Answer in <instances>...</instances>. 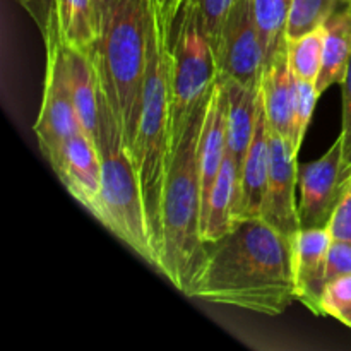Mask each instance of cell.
I'll use <instances>...</instances> for the list:
<instances>
[{"instance_id": "cell-17", "label": "cell", "mask_w": 351, "mask_h": 351, "mask_svg": "<svg viewBox=\"0 0 351 351\" xmlns=\"http://www.w3.org/2000/svg\"><path fill=\"white\" fill-rule=\"evenodd\" d=\"M65 51H67L69 82H71L79 122H81L82 130L95 141L96 129H98L99 98H101V84H99L96 64L89 51L71 48L67 45H65Z\"/></svg>"}, {"instance_id": "cell-14", "label": "cell", "mask_w": 351, "mask_h": 351, "mask_svg": "<svg viewBox=\"0 0 351 351\" xmlns=\"http://www.w3.org/2000/svg\"><path fill=\"white\" fill-rule=\"evenodd\" d=\"M261 95L271 130L281 134L293 144L297 119V75L291 71L287 50L264 69Z\"/></svg>"}, {"instance_id": "cell-9", "label": "cell", "mask_w": 351, "mask_h": 351, "mask_svg": "<svg viewBox=\"0 0 351 351\" xmlns=\"http://www.w3.org/2000/svg\"><path fill=\"white\" fill-rule=\"evenodd\" d=\"M297 156L293 144L269 127V175L261 218L290 239L302 230L295 201V187L298 184Z\"/></svg>"}, {"instance_id": "cell-1", "label": "cell", "mask_w": 351, "mask_h": 351, "mask_svg": "<svg viewBox=\"0 0 351 351\" xmlns=\"http://www.w3.org/2000/svg\"><path fill=\"white\" fill-rule=\"evenodd\" d=\"M189 297L218 305L280 315L297 300L293 239L263 218H240L232 232L208 243Z\"/></svg>"}, {"instance_id": "cell-28", "label": "cell", "mask_w": 351, "mask_h": 351, "mask_svg": "<svg viewBox=\"0 0 351 351\" xmlns=\"http://www.w3.org/2000/svg\"><path fill=\"white\" fill-rule=\"evenodd\" d=\"M343 86V125H341V144H343V171L345 177L351 173V58L348 71H346Z\"/></svg>"}, {"instance_id": "cell-15", "label": "cell", "mask_w": 351, "mask_h": 351, "mask_svg": "<svg viewBox=\"0 0 351 351\" xmlns=\"http://www.w3.org/2000/svg\"><path fill=\"white\" fill-rule=\"evenodd\" d=\"M269 175V122L264 110L263 95L257 110L256 130L240 170V218H259Z\"/></svg>"}, {"instance_id": "cell-21", "label": "cell", "mask_w": 351, "mask_h": 351, "mask_svg": "<svg viewBox=\"0 0 351 351\" xmlns=\"http://www.w3.org/2000/svg\"><path fill=\"white\" fill-rule=\"evenodd\" d=\"M252 3L267 67L287 50V23L291 0H252Z\"/></svg>"}, {"instance_id": "cell-6", "label": "cell", "mask_w": 351, "mask_h": 351, "mask_svg": "<svg viewBox=\"0 0 351 351\" xmlns=\"http://www.w3.org/2000/svg\"><path fill=\"white\" fill-rule=\"evenodd\" d=\"M173 33L175 38L170 41L171 147L194 110L208 98L219 79L215 45L194 7H180Z\"/></svg>"}, {"instance_id": "cell-22", "label": "cell", "mask_w": 351, "mask_h": 351, "mask_svg": "<svg viewBox=\"0 0 351 351\" xmlns=\"http://www.w3.org/2000/svg\"><path fill=\"white\" fill-rule=\"evenodd\" d=\"M350 0H291L287 23V41L324 26L326 21Z\"/></svg>"}, {"instance_id": "cell-18", "label": "cell", "mask_w": 351, "mask_h": 351, "mask_svg": "<svg viewBox=\"0 0 351 351\" xmlns=\"http://www.w3.org/2000/svg\"><path fill=\"white\" fill-rule=\"evenodd\" d=\"M322 69L315 81L319 95L345 81L351 58V2L339 7L322 26Z\"/></svg>"}, {"instance_id": "cell-33", "label": "cell", "mask_w": 351, "mask_h": 351, "mask_svg": "<svg viewBox=\"0 0 351 351\" xmlns=\"http://www.w3.org/2000/svg\"><path fill=\"white\" fill-rule=\"evenodd\" d=\"M350 2H351V0H350Z\"/></svg>"}, {"instance_id": "cell-20", "label": "cell", "mask_w": 351, "mask_h": 351, "mask_svg": "<svg viewBox=\"0 0 351 351\" xmlns=\"http://www.w3.org/2000/svg\"><path fill=\"white\" fill-rule=\"evenodd\" d=\"M57 31L67 47L91 51L99 33L96 0H57Z\"/></svg>"}, {"instance_id": "cell-2", "label": "cell", "mask_w": 351, "mask_h": 351, "mask_svg": "<svg viewBox=\"0 0 351 351\" xmlns=\"http://www.w3.org/2000/svg\"><path fill=\"white\" fill-rule=\"evenodd\" d=\"M98 12L99 33L89 53L103 95L119 119L125 146L132 154L158 21L156 3L154 0H101Z\"/></svg>"}, {"instance_id": "cell-27", "label": "cell", "mask_w": 351, "mask_h": 351, "mask_svg": "<svg viewBox=\"0 0 351 351\" xmlns=\"http://www.w3.org/2000/svg\"><path fill=\"white\" fill-rule=\"evenodd\" d=\"M332 240L351 242V173L345 178L341 197L328 223Z\"/></svg>"}, {"instance_id": "cell-31", "label": "cell", "mask_w": 351, "mask_h": 351, "mask_svg": "<svg viewBox=\"0 0 351 351\" xmlns=\"http://www.w3.org/2000/svg\"><path fill=\"white\" fill-rule=\"evenodd\" d=\"M156 3L158 16H160L161 24H163L165 31H167L168 38L171 41V34H173L175 23H177L178 12H180L182 0H154Z\"/></svg>"}, {"instance_id": "cell-10", "label": "cell", "mask_w": 351, "mask_h": 351, "mask_svg": "<svg viewBox=\"0 0 351 351\" xmlns=\"http://www.w3.org/2000/svg\"><path fill=\"white\" fill-rule=\"evenodd\" d=\"M345 178L341 137H338L328 153L322 154L319 160L298 168V216L302 228L328 226L341 197Z\"/></svg>"}, {"instance_id": "cell-30", "label": "cell", "mask_w": 351, "mask_h": 351, "mask_svg": "<svg viewBox=\"0 0 351 351\" xmlns=\"http://www.w3.org/2000/svg\"><path fill=\"white\" fill-rule=\"evenodd\" d=\"M36 23L43 38L48 36L57 21V0H17Z\"/></svg>"}, {"instance_id": "cell-23", "label": "cell", "mask_w": 351, "mask_h": 351, "mask_svg": "<svg viewBox=\"0 0 351 351\" xmlns=\"http://www.w3.org/2000/svg\"><path fill=\"white\" fill-rule=\"evenodd\" d=\"M322 45H324L322 26L304 34L298 40L287 41L288 62L297 79L317 81L322 69Z\"/></svg>"}, {"instance_id": "cell-24", "label": "cell", "mask_w": 351, "mask_h": 351, "mask_svg": "<svg viewBox=\"0 0 351 351\" xmlns=\"http://www.w3.org/2000/svg\"><path fill=\"white\" fill-rule=\"evenodd\" d=\"M322 308L324 315H331L351 328V274L336 278L326 285Z\"/></svg>"}, {"instance_id": "cell-5", "label": "cell", "mask_w": 351, "mask_h": 351, "mask_svg": "<svg viewBox=\"0 0 351 351\" xmlns=\"http://www.w3.org/2000/svg\"><path fill=\"white\" fill-rule=\"evenodd\" d=\"M95 144L101 160V194L96 219L141 259L160 271L147 230L139 175L123 141L119 119L103 91Z\"/></svg>"}, {"instance_id": "cell-8", "label": "cell", "mask_w": 351, "mask_h": 351, "mask_svg": "<svg viewBox=\"0 0 351 351\" xmlns=\"http://www.w3.org/2000/svg\"><path fill=\"white\" fill-rule=\"evenodd\" d=\"M219 77L261 88L266 58L252 0H235L215 45Z\"/></svg>"}, {"instance_id": "cell-13", "label": "cell", "mask_w": 351, "mask_h": 351, "mask_svg": "<svg viewBox=\"0 0 351 351\" xmlns=\"http://www.w3.org/2000/svg\"><path fill=\"white\" fill-rule=\"evenodd\" d=\"M226 136H228V93H226L225 81L219 77L208 96L201 137H199L202 216L208 208L213 185H215L223 161H225Z\"/></svg>"}, {"instance_id": "cell-7", "label": "cell", "mask_w": 351, "mask_h": 351, "mask_svg": "<svg viewBox=\"0 0 351 351\" xmlns=\"http://www.w3.org/2000/svg\"><path fill=\"white\" fill-rule=\"evenodd\" d=\"M47 43V74H45V93L40 113L33 130L38 144L53 167L60 156L62 146L74 134L81 132L77 110L72 98L71 82L67 71V51L57 31V21L45 38Z\"/></svg>"}, {"instance_id": "cell-16", "label": "cell", "mask_w": 351, "mask_h": 351, "mask_svg": "<svg viewBox=\"0 0 351 351\" xmlns=\"http://www.w3.org/2000/svg\"><path fill=\"white\" fill-rule=\"evenodd\" d=\"M240 209V168L235 156L226 149L218 178L213 185L208 208L202 216V239L215 243L232 232Z\"/></svg>"}, {"instance_id": "cell-25", "label": "cell", "mask_w": 351, "mask_h": 351, "mask_svg": "<svg viewBox=\"0 0 351 351\" xmlns=\"http://www.w3.org/2000/svg\"><path fill=\"white\" fill-rule=\"evenodd\" d=\"M317 88L315 82L304 81V79H297V119H295V149L297 153L300 151L302 143H304L305 132H307L308 125L312 122V115H314L315 105L319 99Z\"/></svg>"}, {"instance_id": "cell-26", "label": "cell", "mask_w": 351, "mask_h": 351, "mask_svg": "<svg viewBox=\"0 0 351 351\" xmlns=\"http://www.w3.org/2000/svg\"><path fill=\"white\" fill-rule=\"evenodd\" d=\"M233 3L235 0H182V5H192L197 10L213 45H216L219 31H221L223 23L232 10Z\"/></svg>"}, {"instance_id": "cell-29", "label": "cell", "mask_w": 351, "mask_h": 351, "mask_svg": "<svg viewBox=\"0 0 351 351\" xmlns=\"http://www.w3.org/2000/svg\"><path fill=\"white\" fill-rule=\"evenodd\" d=\"M351 274V242L332 240L328 252V266H326V285L336 278Z\"/></svg>"}, {"instance_id": "cell-11", "label": "cell", "mask_w": 351, "mask_h": 351, "mask_svg": "<svg viewBox=\"0 0 351 351\" xmlns=\"http://www.w3.org/2000/svg\"><path fill=\"white\" fill-rule=\"evenodd\" d=\"M51 168L65 191L96 218L101 194V160L95 141L84 130L71 136Z\"/></svg>"}, {"instance_id": "cell-3", "label": "cell", "mask_w": 351, "mask_h": 351, "mask_svg": "<svg viewBox=\"0 0 351 351\" xmlns=\"http://www.w3.org/2000/svg\"><path fill=\"white\" fill-rule=\"evenodd\" d=\"M208 98L194 110L184 132L171 147L163 194V252L160 273L182 293L208 254L202 239V195L199 137Z\"/></svg>"}, {"instance_id": "cell-4", "label": "cell", "mask_w": 351, "mask_h": 351, "mask_svg": "<svg viewBox=\"0 0 351 351\" xmlns=\"http://www.w3.org/2000/svg\"><path fill=\"white\" fill-rule=\"evenodd\" d=\"M170 62V38L158 16L151 40L143 112L132 160L139 175L147 230L151 245L160 263V271L163 252V194L171 154Z\"/></svg>"}, {"instance_id": "cell-32", "label": "cell", "mask_w": 351, "mask_h": 351, "mask_svg": "<svg viewBox=\"0 0 351 351\" xmlns=\"http://www.w3.org/2000/svg\"><path fill=\"white\" fill-rule=\"evenodd\" d=\"M96 2H101V0H96Z\"/></svg>"}, {"instance_id": "cell-19", "label": "cell", "mask_w": 351, "mask_h": 351, "mask_svg": "<svg viewBox=\"0 0 351 351\" xmlns=\"http://www.w3.org/2000/svg\"><path fill=\"white\" fill-rule=\"evenodd\" d=\"M228 93V136L226 149L235 156L237 165L242 170L247 156L259 110L261 88H249L233 79H223Z\"/></svg>"}, {"instance_id": "cell-12", "label": "cell", "mask_w": 351, "mask_h": 351, "mask_svg": "<svg viewBox=\"0 0 351 351\" xmlns=\"http://www.w3.org/2000/svg\"><path fill=\"white\" fill-rule=\"evenodd\" d=\"M332 235L324 228H302L293 237V267L297 300L312 314L324 315L322 295L326 288V266Z\"/></svg>"}]
</instances>
